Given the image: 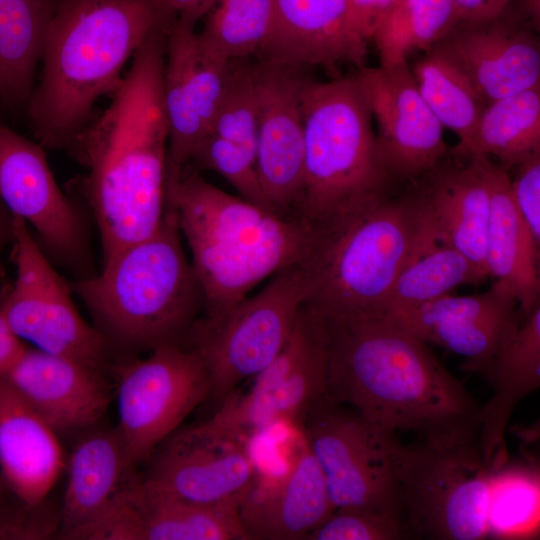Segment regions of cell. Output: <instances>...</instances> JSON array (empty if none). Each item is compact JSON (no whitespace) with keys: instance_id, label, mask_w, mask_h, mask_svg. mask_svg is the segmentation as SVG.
I'll use <instances>...</instances> for the list:
<instances>
[{"instance_id":"obj_1","label":"cell","mask_w":540,"mask_h":540,"mask_svg":"<svg viewBox=\"0 0 540 540\" xmlns=\"http://www.w3.org/2000/svg\"><path fill=\"white\" fill-rule=\"evenodd\" d=\"M311 312L324 338L328 397L395 434L438 446L475 443L480 406L428 343L386 312Z\"/></svg>"},{"instance_id":"obj_2","label":"cell","mask_w":540,"mask_h":540,"mask_svg":"<svg viewBox=\"0 0 540 540\" xmlns=\"http://www.w3.org/2000/svg\"><path fill=\"white\" fill-rule=\"evenodd\" d=\"M167 25L133 55L112 101L67 149L84 168L81 191L99 230L102 257L157 231L166 208L168 124L162 95Z\"/></svg>"},{"instance_id":"obj_3","label":"cell","mask_w":540,"mask_h":540,"mask_svg":"<svg viewBox=\"0 0 540 540\" xmlns=\"http://www.w3.org/2000/svg\"><path fill=\"white\" fill-rule=\"evenodd\" d=\"M161 21L166 20L152 0L59 1L43 45L39 82L27 101L43 148H69L98 98L116 90L123 66Z\"/></svg>"},{"instance_id":"obj_4","label":"cell","mask_w":540,"mask_h":540,"mask_svg":"<svg viewBox=\"0 0 540 540\" xmlns=\"http://www.w3.org/2000/svg\"><path fill=\"white\" fill-rule=\"evenodd\" d=\"M166 199L173 205L181 236L200 284L202 316H216L261 281L304 263L313 232L206 181L190 164L167 165Z\"/></svg>"},{"instance_id":"obj_5","label":"cell","mask_w":540,"mask_h":540,"mask_svg":"<svg viewBox=\"0 0 540 540\" xmlns=\"http://www.w3.org/2000/svg\"><path fill=\"white\" fill-rule=\"evenodd\" d=\"M181 238L175 209L166 199L155 233L103 260L99 273L72 283L110 351L184 346L204 300Z\"/></svg>"},{"instance_id":"obj_6","label":"cell","mask_w":540,"mask_h":540,"mask_svg":"<svg viewBox=\"0 0 540 540\" xmlns=\"http://www.w3.org/2000/svg\"><path fill=\"white\" fill-rule=\"evenodd\" d=\"M303 116L304 175L295 219L319 235L384 196L391 176L356 75L311 78Z\"/></svg>"},{"instance_id":"obj_7","label":"cell","mask_w":540,"mask_h":540,"mask_svg":"<svg viewBox=\"0 0 540 540\" xmlns=\"http://www.w3.org/2000/svg\"><path fill=\"white\" fill-rule=\"evenodd\" d=\"M417 196L385 195L315 236L304 305L321 315L385 312L421 228Z\"/></svg>"},{"instance_id":"obj_8","label":"cell","mask_w":540,"mask_h":540,"mask_svg":"<svg viewBox=\"0 0 540 540\" xmlns=\"http://www.w3.org/2000/svg\"><path fill=\"white\" fill-rule=\"evenodd\" d=\"M394 476L409 538H487L492 471L475 443L393 445Z\"/></svg>"},{"instance_id":"obj_9","label":"cell","mask_w":540,"mask_h":540,"mask_svg":"<svg viewBox=\"0 0 540 540\" xmlns=\"http://www.w3.org/2000/svg\"><path fill=\"white\" fill-rule=\"evenodd\" d=\"M302 263L275 273L266 286L223 313L200 316L184 346L202 359L211 382L210 397L223 401L241 382L253 378L286 343L308 296Z\"/></svg>"},{"instance_id":"obj_10","label":"cell","mask_w":540,"mask_h":540,"mask_svg":"<svg viewBox=\"0 0 540 540\" xmlns=\"http://www.w3.org/2000/svg\"><path fill=\"white\" fill-rule=\"evenodd\" d=\"M13 218L16 273L0 296V313L23 343L107 375L111 351L105 339L83 319L71 286L54 269L28 225Z\"/></svg>"},{"instance_id":"obj_11","label":"cell","mask_w":540,"mask_h":540,"mask_svg":"<svg viewBox=\"0 0 540 540\" xmlns=\"http://www.w3.org/2000/svg\"><path fill=\"white\" fill-rule=\"evenodd\" d=\"M300 427L336 509L368 507L402 516L393 463L397 434L325 393L310 405Z\"/></svg>"},{"instance_id":"obj_12","label":"cell","mask_w":540,"mask_h":540,"mask_svg":"<svg viewBox=\"0 0 540 540\" xmlns=\"http://www.w3.org/2000/svg\"><path fill=\"white\" fill-rule=\"evenodd\" d=\"M210 392L202 359L185 346H161L145 359L122 362L117 369L115 428L130 463L137 468L148 462Z\"/></svg>"},{"instance_id":"obj_13","label":"cell","mask_w":540,"mask_h":540,"mask_svg":"<svg viewBox=\"0 0 540 540\" xmlns=\"http://www.w3.org/2000/svg\"><path fill=\"white\" fill-rule=\"evenodd\" d=\"M252 379L246 393L228 395L208 420L247 438L279 421L300 425L310 405L325 393L324 338L317 318L304 304L282 349Z\"/></svg>"},{"instance_id":"obj_14","label":"cell","mask_w":540,"mask_h":540,"mask_svg":"<svg viewBox=\"0 0 540 540\" xmlns=\"http://www.w3.org/2000/svg\"><path fill=\"white\" fill-rule=\"evenodd\" d=\"M246 440L209 420L178 428L154 451L141 481L155 493L185 502L240 503L257 481Z\"/></svg>"},{"instance_id":"obj_15","label":"cell","mask_w":540,"mask_h":540,"mask_svg":"<svg viewBox=\"0 0 540 540\" xmlns=\"http://www.w3.org/2000/svg\"><path fill=\"white\" fill-rule=\"evenodd\" d=\"M0 201L34 230L51 261L88 276L89 236L83 215L58 186L43 147L3 125Z\"/></svg>"},{"instance_id":"obj_16","label":"cell","mask_w":540,"mask_h":540,"mask_svg":"<svg viewBox=\"0 0 540 540\" xmlns=\"http://www.w3.org/2000/svg\"><path fill=\"white\" fill-rule=\"evenodd\" d=\"M308 69L257 59L251 72L257 108L255 166L274 212L295 219L305 157L303 96Z\"/></svg>"},{"instance_id":"obj_17","label":"cell","mask_w":540,"mask_h":540,"mask_svg":"<svg viewBox=\"0 0 540 540\" xmlns=\"http://www.w3.org/2000/svg\"><path fill=\"white\" fill-rule=\"evenodd\" d=\"M377 123L376 142L389 175L414 178L446 153L443 126L423 99L408 62L361 67L355 74Z\"/></svg>"},{"instance_id":"obj_18","label":"cell","mask_w":540,"mask_h":540,"mask_svg":"<svg viewBox=\"0 0 540 540\" xmlns=\"http://www.w3.org/2000/svg\"><path fill=\"white\" fill-rule=\"evenodd\" d=\"M195 24L169 23L165 39L162 95L168 124V160L172 167L190 162L220 103L230 61L211 53Z\"/></svg>"},{"instance_id":"obj_19","label":"cell","mask_w":540,"mask_h":540,"mask_svg":"<svg viewBox=\"0 0 540 540\" xmlns=\"http://www.w3.org/2000/svg\"><path fill=\"white\" fill-rule=\"evenodd\" d=\"M390 316L426 343L463 358L464 370L487 379L496 354L515 332L523 314L513 296L492 284L481 294H447Z\"/></svg>"},{"instance_id":"obj_20","label":"cell","mask_w":540,"mask_h":540,"mask_svg":"<svg viewBox=\"0 0 540 540\" xmlns=\"http://www.w3.org/2000/svg\"><path fill=\"white\" fill-rule=\"evenodd\" d=\"M57 433L88 430L106 412V374L67 357L25 347L2 375Z\"/></svg>"},{"instance_id":"obj_21","label":"cell","mask_w":540,"mask_h":540,"mask_svg":"<svg viewBox=\"0 0 540 540\" xmlns=\"http://www.w3.org/2000/svg\"><path fill=\"white\" fill-rule=\"evenodd\" d=\"M368 44L353 29L346 0H275L269 37L257 59L312 68L332 78L364 66Z\"/></svg>"},{"instance_id":"obj_22","label":"cell","mask_w":540,"mask_h":540,"mask_svg":"<svg viewBox=\"0 0 540 540\" xmlns=\"http://www.w3.org/2000/svg\"><path fill=\"white\" fill-rule=\"evenodd\" d=\"M431 49L455 64L487 103L540 85L538 41L504 15L457 24Z\"/></svg>"},{"instance_id":"obj_23","label":"cell","mask_w":540,"mask_h":540,"mask_svg":"<svg viewBox=\"0 0 540 540\" xmlns=\"http://www.w3.org/2000/svg\"><path fill=\"white\" fill-rule=\"evenodd\" d=\"M136 469L116 428L88 429L70 454L58 538L82 540L139 480Z\"/></svg>"},{"instance_id":"obj_24","label":"cell","mask_w":540,"mask_h":540,"mask_svg":"<svg viewBox=\"0 0 540 540\" xmlns=\"http://www.w3.org/2000/svg\"><path fill=\"white\" fill-rule=\"evenodd\" d=\"M335 509L304 438L287 472L267 486L257 487L255 482L240 502L252 539L305 540Z\"/></svg>"},{"instance_id":"obj_25","label":"cell","mask_w":540,"mask_h":540,"mask_svg":"<svg viewBox=\"0 0 540 540\" xmlns=\"http://www.w3.org/2000/svg\"><path fill=\"white\" fill-rule=\"evenodd\" d=\"M65 459L58 434L0 376V473L28 505L48 499Z\"/></svg>"},{"instance_id":"obj_26","label":"cell","mask_w":540,"mask_h":540,"mask_svg":"<svg viewBox=\"0 0 540 540\" xmlns=\"http://www.w3.org/2000/svg\"><path fill=\"white\" fill-rule=\"evenodd\" d=\"M487 380L493 393L479 410L477 446L494 471L509 461L505 435L515 408L540 387V303L522 316L496 354Z\"/></svg>"},{"instance_id":"obj_27","label":"cell","mask_w":540,"mask_h":540,"mask_svg":"<svg viewBox=\"0 0 540 540\" xmlns=\"http://www.w3.org/2000/svg\"><path fill=\"white\" fill-rule=\"evenodd\" d=\"M468 163L436 171L428 190L417 196L424 220L488 276L486 234L490 216V158L471 156Z\"/></svg>"},{"instance_id":"obj_28","label":"cell","mask_w":540,"mask_h":540,"mask_svg":"<svg viewBox=\"0 0 540 540\" xmlns=\"http://www.w3.org/2000/svg\"><path fill=\"white\" fill-rule=\"evenodd\" d=\"M490 216L485 266L493 285L513 296L523 315L540 303L539 248L511 193L508 170L490 160Z\"/></svg>"},{"instance_id":"obj_29","label":"cell","mask_w":540,"mask_h":540,"mask_svg":"<svg viewBox=\"0 0 540 540\" xmlns=\"http://www.w3.org/2000/svg\"><path fill=\"white\" fill-rule=\"evenodd\" d=\"M421 210V209H420ZM415 248L398 275L385 312L400 314L463 284H478L488 276L427 224L421 213Z\"/></svg>"},{"instance_id":"obj_30","label":"cell","mask_w":540,"mask_h":540,"mask_svg":"<svg viewBox=\"0 0 540 540\" xmlns=\"http://www.w3.org/2000/svg\"><path fill=\"white\" fill-rule=\"evenodd\" d=\"M141 540H250L240 503L185 502L146 488L141 477L132 490Z\"/></svg>"},{"instance_id":"obj_31","label":"cell","mask_w":540,"mask_h":540,"mask_svg":"<svg viewBox=\"0 0 540 540\" xmlns=\"http://www.w3.org/2000/svg\"><path fill=\"white\" fill-rule=\"evenodd\" d=\"M60 0H0V101L27 103Z\"/></svg>"},{"instance_id":"obj_32","label":"cell","mask_w":540,"mask_h":540,"mask_svg":"<svg viewBox=\"0 0 540 540\" xmlns=\"http://www.w3.org/2000/svg\"><path fill=\"white\" fill-rule=\"evenodd\" d=\"M537 151L540 85L487 103L467 146L456 156H493L508 170Z\"/></svg>"},{"instance_id":"obj_33","label":"cell","mask_w":540,"mask_h":540,"mask_svg":"<svg viewBox=\"0 0 540 540\" xmlns=\"http://www.w3.org/2000/svg\"><path fill=\"white\" fill-rule=\"evenodd\" d=\"M411 71L437 120L458 136L453 150L458 155L467 146L487 102L455 64L433 49Z\"/></svg>"},{"instance_id":"obj_34","label":"cell","mask_w":540,"mask_h":540,"mask_svg":"<svg viewBox=\"0 0 540 540\" xmlns=\"http://www.w3.org/2000/svg\"><path fill=\"white\" fill-rule=\"evenodd\" d=\"M456 25L451 0H399L372 38L380 66L407 62L416 50L429 51Z\"/></svg>"},{"instance_id":"obj_35","label":"cell","mask_w":540,"mask_h":540,"mask_svg":"<svg viewBox=\"0 0 540 540\" xmlns=\"http://www.w3.org/2000/svg\"><path fill=\"white\" fill-rule=\"evenodd\" d=\"M540 478L535 465L509 464L492 471L487 537L522 539L539 531Z\"/></svg>"},{"instance_id":"obj_36","label":"cell","mask_w":540,"mask_h":540,"mask_svg":"<svg viewBox=\"0 0 540 540\" xmlns=\"http://www.w3.org/2000/svg\"><path fill=\"white\" fill-rule=\"evenodd\" d=\"M274 10L275 0H217L198 36L224 60L257 56L271 32Z\"/></svg>"},{"instance_id":"obj_37","label":"cell","mask_w":540,"mask_h":540,"mask_svg":"<svg viewBox=\"0 0 540 540\" xmlns=\"http://www.w3.org/2000/svg\"><path fill=\"white\" fill-rule=\"evenodd\" d=\"M188 164L197 171L219 174L241 198L274 212L261 188L255 161L238 146L207 133L196 146Z\"/></svg>"},{"instance_id":"obj_38","label":"cell","mask_w":540,"mask_h":540,"mask_svg":"<svg viewBox=\"0 0 540 540\" xmlns=\"http://www.w3.org/2000/svg\"><path fill=\"white\" fill-rule=\"evenodd\" d=\"M409 538L402 516L368 508H337L305 540H399Z\"/></svg>"},{"instance_id":"obj_39","label":"cell","mask_w":540,"mask_h":540,"mask_svg":"<svg viewBox=\"0 0 540 540\" xmlns=\"http://www.w3.org/2000/svg\"><path fill=\"white\" fill-rule=\"evenodd\" d=\"M510 177L514 203L534 239L540 244V151L515 166Z\"/></svg>"},{"instance_id":"obj_40","label":"cell","mask_w":540,"mask_h":540,"mask_svg":"<svg viewBox=\"0 0 540 540\" xmlns=\"http://www.w3.org/2000/svg\"><path fill=\"white\" fill-rule=\"evenodd\" d=\"M399 0H346L351 25L368 44Z\"/></svg>"},{"instance_id":"obj_41","label":"cell","mask_w":540,"mask_h":540,"mask_svg":"<svg viewBox=\"0 0 540 540\" xmlns=\"http://www.w3.org/2000/svg\"><path fill=\"white\" fill-rule=\"evenodd\" d=\"M511 0H451L457 24L485 23L503 16ZM539 0H528L533 12Z\"/></svg>"},{"instance_id":"obj_42","label":"cell","mask_w":540,"mask_h":540,"mask_svg":"<svg viewBox=\"0 0 540 540\" xmlns=\"http://www.w3.org/2000/svg\"><path fill=\"white\" fill-rule=\"evenodd\" d=\"M217 0H152L160 15L171 22L184 20L193 24L205 18Z\"/></svg>"},{"instance_id":"obj_43","label":"cell","mask_w":540,"mask_h":540,"mask_svg":"<svg viewBox=\"0 0 540 540\" xmlns=\"http://www.w3.org/2000/svg\"><path fill=\"white\" fill-rule=\"evenodd\" d=\"M26 345L13 333L0 313V376H2Z\"/></svg>"},{"instance_id":"obj_44","label":"cell","mask_w":540,"mask_h":540,"mask_svg":"<svg viewBox=\"0 0 540 540\" xmlns=\"http://www.w3.org/2000/svg\"><path fill=\"white\" fill-rule=\"evenodd\" d=\"M13 215L0 201V254L3 248L13 242L14 221Z\"/></svg>"},{"instance_id":"obj_45","label":"cell","mask_w":540,"mask_h":540,"mask_svg":"<svg viewBox=\"0 0 540 540\" xmlns=\"http://www.w3.org/2000/svg\"><path fill=\"white\" fill-rule=\"evenodd\" d=\"M16 499L18 498L9 490L0 473V519Z\"/></svg>"}]
</instances>
